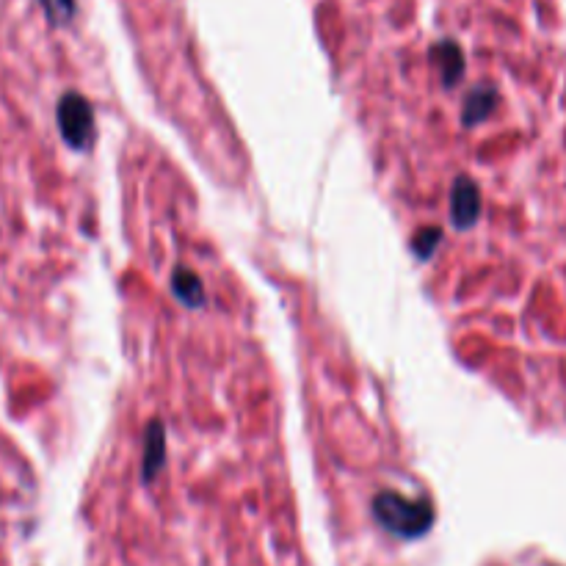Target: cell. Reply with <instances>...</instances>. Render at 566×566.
I'll return each instance as SVG.
<instances>
[]
</instances>
